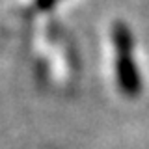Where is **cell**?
<instances>
[{
    "instance_id": "cell-1",
    "label": "cell",
    "mask_w": 149,
    "mask_h": 149,
    "mask_svg": "<svg viewBox=\"0 0 149 149\" xmlns=\"http://www.w3.org/2000/svg\"><path fill=\"white\" fill-rule=\"evenodd\" d=\"M116 82L123 95L138 97L142 93V77H140V69L132 58V52H116Z\"/></svg>"
},
{
    "instance_id": "cell-3",
    "label": "cell",
    "mask_w": 149,
    "mask_h": 149,
    "mask_svg": "<svg viewBox=\"0 0 149 149\" xmlns=\"http://www.w3.org/2000/svg\"><path fill=\"white\" fill-rule=\"evenodd\" d=\"M56 2H58V0H36V6H37V9H41V11H49V9H52L56 6Z\"/></svg>"
},
{
    "instance_id": "cell-2",
    "label": "cell",
    "mask_w": 149,
    "mask_h": 149,
    "mask_svg": "<svg viewBox=\"0 0 149 149\" xmlns=\"http://www.w3.org/2000/svg\"><path fill=\"white\" fill-rule=\"evenodd\" d=\"M112 43H114L116 52H132L134 37H132L130 28L123 21L114 22V26H112Z\"/></svg>"
}]
</instances>
